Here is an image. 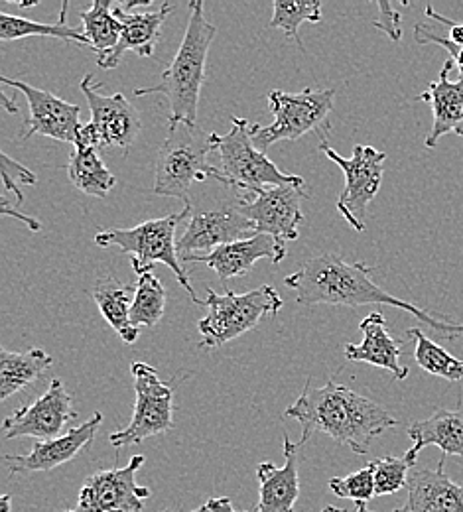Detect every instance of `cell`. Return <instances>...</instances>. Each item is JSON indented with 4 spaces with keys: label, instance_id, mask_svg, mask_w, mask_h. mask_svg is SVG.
I'll list each match as a JSON object with an SVG mask.
<instances>
[{
    "label": "cell",
    "instance_id": "3",
    "mask_svg": "<svg viewBox=\"0 0 463 512\" xmlns=\"http://www.w3.org/2000/svg\"><path fill=\"white\" fill-rule=\"evenodd\" d=\"M215 34V26L205 20L203 2L192 0L188 28L172 64L162 71L156 85L134 89V95H162L168 99L170 105L168 123L196 125L201 85L205 81L207 54Z\"/></svg>",
    "mask_w": 463,
    "mask_h": 512
},
{
    "label": "cell",
    "instance_id": "27",
    "mask_svg": "<svg viewBox=\"0 0 463 512\" xmlns=\"http://www.w3.org/2000/svg\"><path fill=\"white\" fill-rule=\"evenodd\" d=\"M67 8L69 4L64 2L58 22L54 24H42L28 20L24 16H12L6 12H0V40L10 42V40H22L28 36H46V38H58L75 46H89V40L83 32V28H75L67 24Z\"/></svg>",
    "mask_w": 463,
    "mask_h": 512
},
{
    "label": "cell",
    "instance_id": "13",
    "mask_svg": "<svg viewBox=\"0 0 463 512\" xmlns=\"http://www.w3.org/2000/svg\"><path fill=\"white\" fill-rule=\"evenodd\" d=\"M308 199L304 184L266 188L259 193L241 195L243 213L255 223L257 233L270 235L280 247L298 239L304 221L302 201Z\"/></svg>",
    "mask_w": 463,
    "mask_h": 512
},
{
    "label": "cell",
    "instance_id": "22",
    "mask_svg": "<svg viewBox=\"0 0 463 512\" xmlns=\"http://www.w3.org/2000/svg\"><path fill=\"white\" fill-rule=\"evenodd\" d=\"M454 62H446L440 77L428 85V89L418 95V101L430 103L434 113V123L426 136V146L436 148L438 140L450 132L463 136V77L458 81L450 79Z\"/></svg>",
    "mask_w": 463,
    "mask_h": 512
},
{
    "label": "cell",
    "instance_id": "11",
    "mask_svg": "<svg viewBox=\"0 0 463 512\" xmlns=\"http://www.w3.org/2000/svg\"><path fill=\"white\" fill-rule=\"evenodd\" d=\"M134 414L131 424L109 436L113 448H129L142 444L146 438L166 434L174 428V390L162 383L156 369L146 363H133Z\"/></svg>",
    "mask_w": 463,
    "mask_h": 512
},
{
    "label": "cell",
    "instance_id": "10",
    "mask_svg": "<svg viewBox=\"0 0 463 512\" xmlns=\"http://www.w3.org/2000/svg\"><path fill=\"white\" fill-rule=\"evenodd\" d=\"M320 150L341 168L345 176V188L337 199V211L357 233H363L367 227V207L383 184L387 154L373 146L357 144L351 158H343L335 148H331L326 138H322Z\"/></svg>",
    "mask_w": 463,
    "mask_h": 512
},
{
    "label": "cell",
    "instance_id": "7",
    "mask_svg": "<svg viewBox=\"0 0 463 512\" xmlns=\"http://www.w3.org/2000/svg\"><path fill=\"white\" fill-rule=\"evenodd\" d=\"M207 316L198 323L201 333L199 347H221L247 331L255 329L263 318H272L284 308L282 296L276 288L263 284L247 294H235L227 290L223 296L207 290Z\"/></svg>",
    "mask_w": 463,
    "mask_h": 512
},
{
    "label": "cell",
    "instance_id": "18",
    "mask_svg": "<svg viewBox=\"0 0 463 512\" xmlns=\"http://www.w3.org/2000/svg\"><path fill=\"white\" fill-rule=\"evenodd\" d=\"M172 10L174 6L170 2H164L156 12H142V14H129L123 6H115L113 12L121 22L123 32H121L119 44L113 50L99 54L97 58L99 67L103 69L119 67L127 52H136L140 58H150L162 36V24Z\"/></svg>",
    "mask_w": 463,
    "mask_h": 512
},
{
    "label": "cell",
    "instance_id": "34",
    "mask_svg": "<svg viewBox=\"0 0 463 512\" xmlns=\"http://www.w3.org/2000/svg\"><path fill=\"white\" fill-rule=\"evenodd\" d=\"M373 473H375V493L379 497L383 495H395L400 489L408 485V469L412 467L404 457H381L371 461Z\"/></svg>",
    "mask_w": 463,
    "mask_h": 512
},
{
    "label": "cell",
    "instance_id": "40",
    "mask_svg": "<svg viewBox=\"0 0 463 512\" xmlns=\"http://www.w3.org/2000/svg\"><path fill=\"white\" fill-rule=\"evenodd\" d=\"M194 512H239L233 509L231 499L227 497H217V499H209L205 505H201L198 511Z\"/></svg>",
    "mask_w": 463,
    "mask_h": 512
},
{
    "label": "cell",
    "instance_id": "21",
    "mask_svg": "<svg viewBox=\"0 0 463 512\" xmlns=\"http://www.w3.org/2000/svg\"><path fill=\"white\" fill-rule=\"evenodd\" d=\"M359 329L363 333V341L357 345L347 343L343 349L345 359L387 369L397 381H404L410 371L400 363V345L391 337L385 316L373 312L359 323Z\"/></svg>",
    "mask_w": 463,
    "mask_h": 512
},
{
    "label": "cell",
    "instance_id": "1",
    "mask_svg": "<svg viewBox=\"0 0 463 512\" xmlns=\"http://www.w3.org/2000/svg\"><path fill=\"white\" fill-rule=\"evenodd\" d=\"M373 272L375 268L363 262H345L335 253H322L308 258L294 274L284 278V284L296 292V302L302 306L328 304L359 308L381 304L408 312L446 339L463 337V323L438 318L410 302L391 296L373 282Z\"/></svg>",
    "mask_w": 463,
    "mask_h": 512
},
{
    "label": "cell",
    "instance_id": "15",
    "mask_svg": "<svg viewBox=\"0 0 463 512\" xmlns=\"http://www.w3.org/2000/svg\"><path fill=\"white\" fill-rule=\"evenodd\" d=\"M4 85H10L18 89L30 107V119L24 123L22 140H28L36 134L54 138L58 142H71L75 144L77 132L83 127L79 123V107L73 103H67L64 99L56 97L50 91H42L30 83H24L20 79L0 77Z\"/></svg>",
    "mask_w": 463,
    "mask_h": 512
},
{
    "label": "cell",
    "instance_id": "36",
    "mask_svg": "<svg viewBox=\"0 0 463 512\" xmlns=\"http://www.w3.org/2000/svg\"><path fill=\"white\" fill-rule=\"evenodd\" d=\"M414 40H416V44H420V46L436 44V46H440V48L448 50V54L452 56V62L458 65L460 75L463 77V48L456 46V44H452V42L448 40V36H440L432 26H428V24L420 22V24H416V26H414Z\"/></svg>",
    "mask_w": 463,
    "mask_h": 512
},
{
    "label": "cell",
    "instance_id": "6",
    "mask_svg": "<svg viewBox=\"0 0 463 512\" xmlns=\"http://www.w3.org/2000/svg\"><path fill=\"white\" fill-rule=\"evenodd\" d=\"M227 134L211 132L213 150L219 156L221 172L233 190L259 193L266 188L304 184L300 176L282 172L253 142V125L247 119L231 117Z\"/></svg>",
    "mask_w": 463,
    "mask_h": 512
},
{
    "label": "cell",
    "instance_id": "25",
    "mask_svg": "<svg viewBox=\"0 0 463 512\" xmlns=\"http://www.w3.org/2000/svg\"><path fill=\"white\" fill-rule=\"evenodd\" d=\"M136 286L121 282L113 272L97 278L93 286V300L105 321L119 333V337L133 345L138 339V327L131 321Z\"/></svg>",
    "mask_w": 463,
    "mask_h": 512
},
{
    "label": "cell",
    "instance_id": "23",
    "mask_svg": "<svg viewBox=\"0 0 463 512\" xmlns=\"http://www.w3.org/2000/svg\"><path fill=\"white\" fill-rule=\"evenodd\" d=\"M261 258H270L274 264H278L286 258V247H280L270 235L257 233L251 239L223 245L211 255L199 256L194 262L209 266L223 282H227L251 272Z\"/></svg>",
    "mask_w": 463,
    "mask_h": 512
},
{
    "label": "cell",
    "instance_id": "42",
    "mask_svg": "<svg viewBox=\"0 0 463 512\" xmlns=\"http://www.w3.org/2000/svg\"><path fill=\"white\" fill-rule=\"evenodd\" d=\"M355 505H357V509H355V512H373V511H369V509H367V503H355ZM322 512H347V511H343V509H337V507H326V509H324V511Z\"/></svg>",
    "mask_w": 463,
    "mask_h": 512
},
{
    "label": "cell",
    "instance_id": "33",
    "mask_svg": "<svg viewBox=\"0 0 463 512\" xmlns=\"http://www.w3.org/2000/svg\"><path fill=\"white\" fill-rule=\"evenodd\" d=\"M331 493L339 499H351L355 503H369L375 493V473L373 465H365L363 469L347 475V477H331Z\"/></svg>",
    "mask_w": 463,
    "mask_h": 512
},
{
    "label": "cell",
    "instance_id": "19",
    "mask_svg": "<svg viewBox=\"0 0 463 512\" xmlns=\"http://www.w3.org/2000/svg\"><path fill=\"white\" fill-rule=\"evenodd\" d=\"M284 465L276 467L265 461L257 467V479L261 485L257 512H294L300 497V444H294L284 436Z\"/></svg>",
    "mask_w": 463,
    "mask_h": 512
},
{
    "label": "cell",
    "instance_id": "8",
    "mask_svg": "<svg viewBox=\"0 0 463 512\" xmlns=\"http://www.w3.org/2000/svg\"><path fill=\"white\" fill-rule=\"evenodd\" d=\"M186 231L178 239L180 262H194L199 256L211 255L215 249L245 241L257 235L255 223L243 213L241 195L213 203L198 205L192 203Z\"/></svg>",
    "mask_w": 463,
    "mask_h": 512
},
{
    "label": "cell",
    "instance_id": "17",
    "mask_svg": "<svg viewBox=\"0 0 463 512\" xmlns=\"http://www.w3.org/2000/svg\"><path fill=\"white\" fill-rule=\"evenodd\" d=\"M101 422L103 414L95 412L87 422L71 428L64 436L50 442H36L28 455H6V467L12 475L50 473L75 459L81 449L89 446L95 440Z\"/></svg>",
    "mask_w": 463,
    "mask_h": 512
},
{
    "label": "cell",
    "instance_id": "24",
    "mask_svg": "<svg viewBox=\"0 0 463 512\" xmlns=\"http://www.w3.org/2000/svg\"><path fill=\"white\" fill-rule=\"evenodd\" d=\"M412 448L404 459L414 467L418 453L428 446L442 449L444 457H463V410H436L430 418L408 426Z\"/></svg>",
    "mask_w": 463,
    "mask_h": 512
},
{
    "label": "cell",
    "instance_id": "26",
    "mask_svg": "<svg viewBox=\"0 0 463 512\" xmlns=\"http://www.w3.org/2000/svg\"><path fill=\"white\" fill-rule=\"evenodd\" d=\"M54 357L44 349L36 347L24 353L0 351V400L10 398L12 394L24 390L36 383L50 367Z\"/></svg>",
    "mask_w": 463,
    "mask_h": 512
},
{
    "label": "cell",
    "instance_id": "41",
    "mask_svg": "<svg viewBox=\"0 0 463 512\" xmlns=\"http://www.w3.org/2000/svg\"><path fill=\"white\" fill-rule=\"evenodd\" d=\"M0 99H2V103H4V107L8 109V113H18V105L14 103V101H10L8 99V95L6 93H0Z\"/></svg>",
    "mask_w": 463,
    "mask_h": 512
},
{
    "label": "cell",
    "instance_id": "30",
    "mask_svg": "<svg viewBox=\"0 0 463 512\" xmlns=\"http://www.w3.org/2000/svg\"><path fill=\"white\" fill-rule=\"evenodd\" d=\"M79 18L83 22V32L91 44V50L105 54L119 44L123 26L111 10L109 0H95L89 10L79 14Z\"/></svg>",
    "mask_w": 463,
    "mask_h": 512
},
{
    "label": "cell",
    "instance_id": "35",
    "mask_svg": "<svg viewBox=\"0 0 463 512\" xmlns=\"http://www.w3.org/2000/svg\"><path fill=\"white\" fill-rule=\"evenodd\" d=\"M0 158H2V174L0 176H2L4 192L16 193V207H20L22 201H24L20 186H34L38 182V178L32 170H28L20 162L12 160L6 152H2Z\"/></svg>",
    "mask_w": 463,
    "mask_h": 512
},
{
    "label": "cell",
    "instance_id": "12",
    "mask_svg": "<svg viewBox=\"0 0 463 512\" xmlns=\"http://www.w3.org/2000/svg\"><path fill=\"white\" fill-rule=\"evenodd\" d=\"M144 455H134L125 467L93 473L85 479L77 505L64 512H142L152 491L136 483V473L144 465Z\"/></svg>",
    "mask_w": 463,
    "mask_h": 512
},
{
    "label": "cell",
    "instance_id": "16",
    "mask_svg": "<svg viewBox=\"0 0 463 512\" xmlns=\"http://www.w3.org/2000/svg\"><path fill=\"white\" fill-rule=\"evenodd\" d=\"M81 93L87 99L91 111V123L101 130L105 146L129 150L142 128L140 115L125 93L101 95V83L87 73L81 79Z\"/></svg>",
    "mask_w": 463,
    "mask_h": 512
},
{
    "label": "cell",
    "instance_id": "20",
    "mask_svg": "<svg viewBox=\"0 0 463 512\" xmlns=\"http://www.w3.org/2000/svg\"><path fill=\"white\" fill-rule=\"evenodd\" d=\"M406 489V503L393 512H463V487L444 473V457L436 469L412 471Z\"/></svg>",
    "mask_w": 463,
    "mask_h": 512
},
{
    "label": "cell",
    "instance_id": "39",
    "mask_svg": "<svg viewBox=\"0 0 463 512\" xmlns=\"http://www.w3.org/2000/svg\"><path fill=\"white\" fill-rule=\"evenodd\" d=\"M2 215H8V217H14V219H18V221H22L30 231H40L42 229V225L38 223V219H34V217H28V215H24V213H20L18 211V207L16 205H12L8 199H6V195H2Z\"/></svg>",
    "mask_w": 463,
    "mask_h": 512
},
{
    "label": "cell",
    "instance_id": "38",
    "mask_svg": "<svg viewBox=\"0 0 463 512\" xmlns=\"http://www.w3.org/2000/svg\"><path fill=\"white\" fill-rule=\"evenodd\" d=\"M73 146L75 148H83V150H97V152H101V148H105V138H103L99 128L95 127L93 123H87V125L79 128Z\"/></svg>",
    "mask_w": 463,
    "mask_h": 512
},
{
    "label": "cell",
    "instance_id": "29",
    "mask_svg": "<svg viewBox=\"0 0 463 512\" xmlns=\"http://www.w3.org/2000/svg\"><path fill=\"white\" fill-rule=\"evenodd\" d=\"M408 337L414 339V359L422 371L432 377L458 383L463 379V361L450 355L444 347L426 337L418 327L408 329Z\"/></svg>",
    "mask_w": 463,
    "mask_h": 512
},
{
    "label": "cell",
    "instance_id": "28",
    "mask_svg": "<svg viewBox=\"0 0 463 512\" xmlns=\"http://www.w3.org/2000/svg\"><path fill=\"white\" fill-rule=\"evenodd\" d=\"M67 176L79 192L99 199H105L117 186V178L105 166L97 150L75 148L67 162Z\"/></svg>",
    "mask_w": 463,
    "mask_h": 512
},
{
    "label": "cell",
    "instance_id": "37",
    "mask_svg": "<svg viewBox=\"0 0 463 512\" xmlns=\"http://www.w3.org/2000/svg\"><path fill=\"white\" fill-rule=\"evenodd\" d=\"M379 12L381 14L373 22V26L383 30L393 42H398L402 38V26H400L402 18H400V14L395 10V6L391 2H387V0H381L379 2Z\"/></svg>",
    "mask_w": 463,
    "mask_h": 512
},
{
    "label": "cell",
    "instance_id": "32",
    "mask_svg": "<svg viewBox=\"0 0 463 512\" xmlns=\"http://www.w3.org/2000/svg\"><path fill=\"white\" fill-rule=\"evenodd\" d=\"M304 22H312V24L322 22V2L320 0H296V2L274 0L272 2V18L268 20L266 28L282 30L286 38L296 40L300 50H304L302 38H300V26Z\"/></svg>",
    "mask_w": 463,
    "mask_h": 512
},
{
    "label": "cell",
    "instance_id": "31",
    "mask_svg": "<svg viewBox=\"0 0 463 512\" xmlns=\"http://www.w3.org/2000/svg\"><path fill=\"white\" fill-rule=\"evenodd\" d=\"M136 294H134L133 308H131V321L134 327H156L166 310V288L162 286L160 278L152 272L138 276L136 280Z\"/></svg>",
    "mask_w": 463,
    "mask_h": 512
},
{
    "label": "cell",
    "instance_id": "14",
    "mask_svg": "<svg viewBox=\"0 0 463 512\" xmlns=\"http://www.w3.org/2000/svg\"><path fill=\"white\" fill-rule=\"evenodd\" d=\"M73 398L67 392L66 384L54 379L48 390L34 402L18 408L2 424L4 438H36V440H56L67 434V424L75 420Z\"/></svg>",
    "mask_w": 463,
    "mask_h": 512
},
{
    "label": "cell",
    "instance_id": "5",
    "mask_svg": "<svg viewBox=\"0 0 463 512\" xmlns=\"http://www.w3.org/2000/svg\"><path fill=\"white\" fill-rule=\"evenodd\" d=\"M188 217H190V207H184L180 213H170L160 219L142 221L133 229H105L95 235V245L103 249L117 247L125 255L131 256L134 272L138 276L152 272L156 262L168 266L178 278L180 286L190 294V298L199 306H205V302L199 300L190 282V276L182 268V262L178 256L176 229L182 221H188Z\"/></svg>",
    "mask_w": 463,
    "mask_h": 512
},
{
    "label": "cell",
    "instance_id": "4",
    "mask_svg": "<svg viewBox=\"0 0 463 512\" xmlns=\"http://www.w3.org/2000/svg\"><path fill=\"white\" fill-rule=\"evenodd\" d=\"M211 152H215L211 134H205L196 125L168 123V134L156 156L154 193L176 197L188 207L194 199L196 184L213 180L231 188L221 168L209 164Z\"/></svg>",
    "mask_w": 463,
    "mask_h": 512
},
{
    "label": "cell",
    "instance_id": "9",
    "mask_svg": "<svg viewBox=\"0 0 463 512\" xmlns=\"http://www.w3.org/2000/svg\"><path fill=\"white\" fill-rule=\"evenodd\" d=\"M335 91L333 89H304L300 93L270 91L268 103L274 123L268 127L253 125V142L259 150L266 152L272 144L288 140H300L308 132H318L328 127V117L333 111Z\"/></svg>",
    "mask_w": 463,
    "mask_h": 512
},
{
    "label": "cell",
    "instance_id": "43",
    "mask_svg": "<svg viewBox=\"0 0 463 512\" xmlns=\"http://www.w3.org/2000/svg\"><path fill=\"white\" fill-rule=\"evenodd\" d=\"M162 512H178V511H162Z\"/></svg>",
    "mask_w": 463,
    "mask_h": 512
},
{
    "label": "cell",
    "instance_id": "2",
    "mask_svg": "<svg viewBox=\"0 0 463 512\" xmlns=\"http://www.w3.org/2000/svg\"><path fill=\"white\" fill-rule=\"evenodd\" d=\"M284 416L302 426L300 446L320 432L355 455H367L375 438L398 426L397 418L381 404L333 381L320 388L306 384L298 400L284 410Z\"/></svg>",
    "mask_w": 463,
    "mask_h": 512
}]
</instances>
